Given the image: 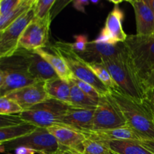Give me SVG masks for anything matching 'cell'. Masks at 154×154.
I'll list each match as a JSON object with an SVG mask.
<instances>
[{"instance_id": "obj_24", "label": "cell", "mask_w": 154, "mask_h": 154, "mask_svg": "<svg viewBox=\"0 0 154 154\" xmlns=\"http://www.w3.org/2000/svg\"><path fill=\"white\" fill-rule=\"evenodd\" d=\"M35 1L36 0H21L20 4L17 5L11 11L5 16L0 17V32L5 29L12 23L31 9L34 6Z\"/></svg>"}, {"instance_id": "obj_12", "label": "cell", "mask_w": 154, "mask_h": 154, "mask_svg": "<svg viewBox=\"0 0 154 154\" xmlns=\"http://www.w3.org/2000/svg\"><path fill=\"white\" fill-rule=\"evenodd\" d=\"M45 83L42 81L34 83L9 93L5 97L16 102L23 111H26L50 99L45 90Z\"/></svg>"}, {"instance_id": "obj_23", "label": "cell", "mask_w": 154, "mask_h": 154, "mask_svg": "<svg viewBox=\"0 0 154 154\" xmlns=\"http://www.w3.org/2000/svg\"><path fill=\"white\" fill-rule=\"evenodd\" d=\"M107 144L117 154H154L138 141H112Z\"/></svg>"}, {"instance_id": "obj_20", "label": "cell", "mask_w": 154, "mask_h": 154, "mask_svg": "<svg viewBox=\"0 0 154 154\" xmlns=\"http://www.w3.org/2000/svg\"><path fill=\"white\" fill-rule=\"evenodd\" d=\"M38 127L31 123L23 122L20 124L0 128V144L20 139L31 135Z\"/></svg>"}, {"instance_id": "obj_36", "label": "cell", "mask_w": 154, "mask_h": 154, "mask_svg": "<svg viewBox=\"0 0 154 154\" xmlns=\"http://www.w3.org/2000/svg\"><path fill=\"white\" fill-rule=\"evenodd\" d=\"M14 154H35L37 153L36 151L26 147H17L14 150Z\"/></svg>"}, {"instance_id": "obj_31", "label": "cell", "mask_w": 154, "mask_h": 154, "mask_svg": "<svg viewBox=\"0 0 154 154\" xmlns=\"http://www.w3.org/2000/svg\"><path fill=\"white\" fill-rule=\"evenodd\" d=\"M21 0H1L0 1V17H2L11 11Z\"/></svg>"}, {"instance_id": "obj_30", "label": "cell", "mask_w": 154, "mask_h": 154, "mask_svg": "<svg viewBox=\"0 0 154 154\" xmlns=\"http://www.w3.org/2000/svg\"><path fill=\"white\" fill-rule=\"evenodd\" d=\"M75 42L74 43H71L72 48L74 51L78 54L84 52L87 49V45H88V38L87 35H78L75 36Z\"/></svg>"}, {"instance_id": "obj_40", "label": "cell", "mask_w": 154, "mask_h": 154, "mask_svg": "<svg viewBox=\"0 0 154 154\" xmlns=\"http://www.w3.org/2000/svg\"><path fill=\"white\" fill-rule=\"evenodd\" d=\"M152 37H153V38H154V33H153V35H152Z\"/></svg>"}, {"instance_id": "obj_9", "label": "cell", "mask_w": 154, "mask_h": 154, "mask_svg": "<svg viewBox=\"0 0 154 154\" xmlns=\"http://www.w3.org/2000/svg\"><path fill=\"white\" fill-rule=\"evenodd\" d=\"M33 7L0 32V58L10 57L17 52L24 30L35 17Z\"/></svg>"}, {"instance_id": "obj_6", "label": "cell", "mask_w": 154, "mask_h": 154, "mask_svg": "<svg viewBox=\"0 0 154 154\" xmlns=\"http://www.w3.org/2000/svg\"><path fill=\"white\" fill-rule=\"evenodd\" d=\"M70 105L60 101L48 99L20 114L24 122L37 127L49 128L60 125Z\"/></svg>"}, {"instance_id": "obj_13", "label": "cell", "mask_w": 154, "mask_h": 154, "mask_svg": "<svg viewBox=\"0 0 154 154\" xmlns=\"http://www.w3.org/2000/svg\"><path fill=\"white\" fill-rule=\"evenodd\" d=\"M95 110L70 106L60 125L81 132L93 131Z\"/></svg>"}, {"instance_id": "obj_29", "label": "cell", "mask_w": 154, "mask_h": 154, "mask_svg": "<svg viewBox=\"0 0 154 154\" xmlns=\"http://www.w3.org/2000/svg\"><path fill=\"white\" fill-rule=\"evenodd\" d=\"M71 80H72V81H73V82L75 83V84H76V85L78 86V87H79L86 95L90 96V98H92V99H94V100L99 102V98H100L101 95L98 93L97 90H96L93 86L89 84L88 83L84 82V81H81V80H79L78 79V78H75V77H73Z\"/></svg>"}, {"instance_id": "obj_10", "label": "cell", "mask_w": 154, "mask_h": 154, "mask_svg": "<svg viewBox=\"0 0 154 154\" xmlns=\"http://www.w3.org/2000/svg\"><path fill=\"white\" fill-rule=\"evenodd\" d=\"M51 20V16L43 20L35 17L24 30L20 39L18 49L33 52L45 48L49 42Z\"/></svg>"}, {"instance_id": "obj_19", "label": "cell", "mask_w": 154, "mask_h": 154, "mask_svg": "<svg viewBox=\"0 0 154 154\" xmlns=\"http://www.w3.org/2000/svg\"><path fill=\"white\" fill-rule=\"evenodd\" d=\"M45 87L50 99H56L70 105L69 81H66L60 78H54L46 81Z\"/></svg>"}, {"instance_id": "obj_2", "label": "cell", "mask_w": 154, "mask_h": 154, "mask_svg": "<svg viewBox=\"0 0 154 154\" xmlns=\"http://www.w3.org/2000/svg\"><path fill=\"white\" fill-rule=\"evenodd\" d=\"M29 54L18 49L12 56L0 58V97L38 82L29 71Z\"/></svg>"}, {"instance_id": "obj_42", "label": "cell", "mask_w": 154, "mask_h": 154, "mask_svg": "<svg viewBox=\"0 0 154 154\" xmlns=\"http://www.w3.org/2000/svg\"><path fill=\"white\" fill-rule=\"evenodd\" d=\"M114 154H117V153H114Z\"/></svg>"}, {"instance_id": "obj_38", "label": "cell", "mask_w": 154, "mask_h": 154, "mask_svg": "<svg viewBox=\"0 0 154 154\" xmlns=\"http://www.w3.org/2000/svg\"><path fill=\"white\" fill-rule=\"evenodd\" d=\"M146 87L147 88H154V72L150 76V78L147 79L145 82Z\"/></svg>"}, {"instance_id": "obj_15", "label": "cell", "mask_w": 154, "mask_h": 154, "mask_svg": "<svg viewBox=\"0 0 154 154\" xmlns=\"http://www.w3.org/2000/svg\"><path fill=\"white\" fill-rule=\"evenodd\" d=\"M134 9L136 21V35L152 36L154 33V14L144 0L128 1Z\"/></svg>"}, {"instance_id": "obj_18", "label": "cell", "mask_w": 154, "mask_h": 154, "mask_svg": "<svg viewBox=\"0 0 154 154\" xmlns=\"http://www.w3.org/2000/svg\"><path fill=\"white\" fill-rule=\"evenodd\" d=\"M29 71L37 81L46 82L49 80L59 78L52 66L41 56L30 52Z\"/></svg>"}, {"instance_id": "obj_22", "label": "cell", "mask_w": 154, "mask_h": 154, "mask_svg": "<svg viewBox=\"0 0 154 154\" xmlns=\"http://www.w3.org/2000/svg\"><path fill=\"white\" fill-rule=\"evenodd\" d=\"M70 85V106L75 108L96 109L97 108V101L94 100L86 95L72 80L69 81Z\"/></svg>"}, {"instance_id": "obj_5", "label": "cell", "mask_w": 154, "mask_h": 154, "mask_svg": "<svg viewBox=\"0 0 154 154\" xmlns=\"http://www.w3.org/2000/svg\"><path fill=\"white\" fill-rule=\"evenodd\" d=\"M123 43L137 73L145 84L154 72V38L135 34L128 35Z\"/></svg>"}, {"instance_id": "obj_14", "label": "cell", "mask_w": 154, "mask_h": 154, "mask_svg": "<svg viewBox=\"0 0 154 154\" xmlns=\"http://www.w3.org/2000/svg\"><path fill=\"white\" fill-rule=\"evenodd\" d=\"M48 129L55 137L60 146L84 153L86 136L83 132L60 125L51 126Z\"/></svg>"}, {"instance_id": "obj_17", "label": "cell", "mask_w": 154, "mask_h": 154, "mask_svg": "<svg viewBox=\"0 0 154 154\" xmlns=\"http://www.w3.org/2000/svg\"><path fill=\"white\" fill-rule=\"evenodd\" d=\"M83 133L87 138L105 142L112 141H141V137L128 126L107 130L89 131Z\"/></svg>"}, {"instance_id": "obj_34", "label": "cell", "mask_w": 154, "mask_h": 154, "mask_svg": "<svg viewBox=\"0 0 154 154\" xmlns=\"http://www.w3.org/2000/svg\"><path fill=\"white\" fill-rule=\"evenodd\" d=\"M89 4H90V2L87 0H76L73 2V7L79 11L85 13V7Z\"/></svg>"}, {"instance_id": "obj_1", "label": "cell", "mask_w": 154, "mask_h": 154, "mask_svg": "<svg viewBox=\"0 0 154 154\" xmlns=\"http://www.w3.org/2000/svg\"><path fill=\"white\" fill-rule=\"evenodd\" d=\"M101 63L110 72L119 90L135 100L142 102L147 87L137 73L124 43L117 55L104 59Z\"/></svg>"}, {"instance_id": "obj_27", "label": "cell", "mask_w": 154, "mask_h": 154, "mask_svg": "<svg viewBox=\"0 0 154 154\" xmlns=\"http://www.w3.org/2000/svg\"><path fill=\"white\" fill-rule=\"evenodd\" d=\"M23 111V109L16 102L5 96L0 97V114L1 116L20 114Z\"/></svg>"}, {"instance_id": "obj_41", "label": "cell", "mask_w": 154, "mask_h": 154, "mask_svg": "<svg viewBox=\"0 0 154 154\" xmlns=\"http://www.w3.org/2000/svg\"><path fill=\"white\" fill-rule=\"evenodd\" d=\"M153 122H154V117H153Z\"/></svg>"}, {"instance_id": "obj_35", "label": "cell", "mask_w": 154, "mask_h": 154, "mask_svg": "<svg viewBox=\"0 0 154 154\" xmlns=\"http://www.w3.org/2000/svg\"><path fill=\"white\" fill-rule=\"evenodd\" d=\"M54 154H84L79 151L73 150V149L68 148V147H63V146H60L59 147L58 150Z\"/></svg>"}, {"instance_id": "obj_33", "label": "cell", "mask_w": 154, "mask_h": 154, "mask_svg": "<svg viewBox=\"0 0 154 154\" xmlns=\"http://www.w3.org/2000/svg\"><path fill=\"white\" fill-rule=\"evenodd\" d=\"M142 103L154 115V88H147L144 94Z\"/></svg>"}, {"instance_id": "obj_32", "label": "cell", "mask_w": 154, "mask_h": 154, "mask_svg": "<svg viewBox=\"0 0 154 154\" xmlns=\"http://www.w3.org/2000/svg\"><path fill=\"white\" fill-rule=\"evenodd\" d=\"M24 121L20 118L19 114L1 116V125H0V128L7 127V126L20 124V123H22Z\"/></svg>"}, {"instance_id": "obj_16", "label": "cell", "mask_w": 154, "mask_h": 154, "mask_svg": "<svg viewBox=\"0 0 154 154\" xmlns=\"http://www.w3.org/2000/svg\"><path fill=\"white\" fill-rule=\"evenodd\" d=\"M123 43L117 45L96 43L94 41L89 42L87 49L78 55L87 63H101L102 60L115 57L121 50Z\"/></svg>"}, {"instance_id": "obj_37", "label": "cell", "mask_w": 154, "mask_h": 154, "mask_svg": "<svg viewBox=\"0 0 154 154\" xmlns=\"http://www.w3.org/2000/svg\"><path fill=\"white\" fill-rule=\"evenodd\" d=\"M145 148L154 153V141H138Z\"/></svg>"}, {"instance_id": "obj_7", "label": "cell", "mask_w": 154, "mask_h": 154, "mask_svg": "<svg viewBox=\"0 0 154 154\" xmlns=\"http://www.w3.org/2000/svg\"><path fill=\"white\" fill-rule=\"evenodd\" d=\"M127 126L119 105L111 93L101 95L95 110L93 131L107 130Z\"/></svg>"}, {"instance_id": "obj_8", "label": "cell", "mask_w": 154, "mask_h": 154, "mask_svg": "<svg viewBox=\"0 0 154 154\" xmlns=\"http://www.w3.org/2000/svg\"><path fill=\"white\" fill-rule=\"evenodd\" d=\"M19 147H29L39 154H54L58 150L60 144L48 128L38 127L28 136L1 144L2 152H4L3 150H14Z\"/></svg>"}, {"instance_id": "obj_4", "label": "cell", "mask_w": 154, "mask_h": 154, "mask_svg": "<svg viewBox=\"0 0 154 154\" xmlns=\"http://www.w3.org/2000/svg\"><path fill=\"white\" fill-rule=\"evenodd\" d=\"M51 49L54 54L63 59L75 78L93 86L100 95H105L110 93L111 90L98 79L88 67L87 62L84 61L78 53L74 51L71 43L58 41L51 45Z\"/></svg>"}, {"instance_id": "obj_28", "label": "cell", "mask_w": 154, "mask_h": 154, "mask_svg": "<svg viewBox=\"0 0 154 154\" xmlns=\"http://www.w3.org/2000/svg\"><path fill=\"white\" fill-rule=\"evenodd\" d=\"M56 2L55 0H36L33 7L35 17L43 20L51 16V9Z\"/></svg>"}, {"instance_id": "obj_39", "label": "cell", "mask_w": 154, "mask_h": 154, "mask_svg": "<svg viewBox=\"0 0 154 154\" xmlns=\"http://www.w3.org/2000/svg\"><path fill=\"white\" fill-rule=\"evenodd\" d=\"M147 5L150 8L154 14V0H144Z\"/></svg>"}, {"instance_id": "obj_25", "label": "cell", "mask_w": 154, "mask_h": 154, "mask_svg": "<svg viewBox=\"0 0 154 154\" xmlns=\"http://www.w3.org/2000/svg\"><path fill=\"white\" fill-rule=\"evenodd\" d=\"M88 67L90 68L95 75L98 78V79L106 86L110 90L118 89V86L117 85L112 76L108 72L102 63H87Z\"/></svg>"}, {"instance_id": "obj_11", "label": "cell", "mask_w": 154, "mask_h": 154, "mask_svg": "<svg viewBox=\"0 0 154 154\" xmlns=\"http://www.w3.org/2000/svg\"><path fill=\"white\" fill-rule=\"evenodd\" d=\"M123 18L124 14L120 5L118 4L114 5V8L107 17L105 26L102 29L94 42L109 45H117L124 42L128 35L123 28Z\"/></svg>"}, {"instance_id": "obj_26", "label": "cell", "mask_w": 154, "mask_h": 154, "mask_svg": "<svg viewBox=\"0 0 154 154\" xmlns=\"http://www.w3.org/2000/svg\"><path fill=\"white\" fill-rule=\"evenodd\" d=\"M107 142L97 141L86 137L84 154H114Z\"/></svg>"}, {"instance_id": "obj_3", "label": "cell", "mask_w": 154, "mask_h": 154, "mask_svg": "<svg viewBox=\"0 0 154 154\" xmlns=\"http://www.w3.org/2000/svg\"><path fill=\"white\" fill-rule=\"evenodd\" d=\"M110 93L123 112L129 127L133 129L141 141H154V115L142 103L123 93L119 89Z\"/></svg>"}, {"instance_id": "obj_21", "label": "cell", "mask_w": 154, "mask_h": 154, "mask_svg": "<svg viewBox=\"0 0 154 154\" xmlns=\"http://www.w3.org/2000/svg\"><path fill=\"white\" fill-rule=\"evenodd\" d=\"M33 53L38 54L42 58L45 59L52 66L53 69L55 70L57 75L61 79L66 81H69L74 77L63 59L57 54H54V53L51 54V53L48 52L43 48L36 50V51H33Z\"/></svg>"}]
</instances>
